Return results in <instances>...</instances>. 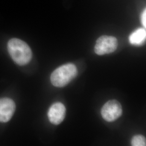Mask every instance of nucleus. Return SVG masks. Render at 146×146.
Returning <instances> with one entry per match:
<instances>
[{
  "instance_id": "obj_1",
  "label": "nucleus",
  "mask_w": 146,
  "mask_h": 146,
  "mask_svg": "<svg viewBox=\"0 0 146 146\" xmlns=\"http://www.w3.org/2000/svg\"><path fill=\"white\" fill-rule=\"evenodd\" d=\"M8 50L11 58L20 66L26 65L31 60V48L26 42L19 38H11L9 41Z\"/></svg>"
},
{
  "instance_id": "obj_2",
  "label": "nucleus",
  "mask_w": 146,
  "mask_h": 146,
  "mask_svg": "<svg viewBox=\"0 0 146 146\" xmlns=\"http://www.w3.org/2000/svg\"><path fill=\"white\" fill-rule=\"evenodd\" d=\"M77 74L76 66L72 63H68L55 69L50 76V81L55 87H63L72 81Z\"/></svg>"
},
{
  "instance_id": "obj_3",
  "label": "nucleus",
  "mask_w": 146,
  "mask_h": 146,
  "mask_svg": "<svg viewBox=\"0 0 146 146\" xmlns=\"http://www.w3.org/2000/svg\"><path fill=\"white\" fill-rule=\"evenodd\" d=\"M118 46L117 38L114 36L104 35L96 41L94 48L95 52L99 55H103L115 52Z\"/></svg>"
},
{
  "instance_id": "obj_4",
  "label": "nucleus",
  "mask_w": 146,
  "mask_h": 146,
  "mask_svg": "<svg viewBox=\"0 0 146 146\" xmlns=\"http://www.w3.org/2000/svg\"><path fill=\"white\" fill-rule=\"evenodd\" d=\"M101 113L104 120L111 122L117 120L122 115V108L117 101L110 100L104 104Z\"/></svg>"
},
{
  "instance_id": "obj_5",
  "label": "nucleus",
  "mask_w": 146,
  "mask_h": 146,
  "mask_svg": "<svg viewBox=\"0 0 146 146\" xmlns=\"http://www.w3.org/2000/svg\"><path fill=\"white\" fill-rule=\"evenodd\" d=\"M16 106L9 98L0 99V122H7L11 120L15 110Z\"/></svg>"
},
{
  "instance_id": "obj_6",
  "label": "nucleus",
  "mask_w": 146,
  "mask_h": 146,
  "mask_svg": "<svg viewBox=\"0 0 146 146\" xmlns=\"http://www.w3.org/2000/svg\"><path fill=\"white\" fill-rule=\"evenodd\" d=\"M65 106L61 102H56L51 106L48 112V116L50 122L58 125L62 122L66 116Z\"/></svg>"
},
{
  "instance_id": "obj_7",
  "label": "nucleus",
  "mask_w": 146,
  "mask_h": 146,
  "mask_svg": "<svg viewBox=\"0 0 146 146\" xmlns=\"http://www.w3.org/2000/svg\"><path fill=\"white\" fill-rule=\"evenodd\" d=\"M146 38V29L140 28L131 34L129 37V41L132 45L140 46L145 43Z\"/></svg>"
},
{
  "instance_id": "obj_8",
  "label": "nucleus",
  "mask_w": 146,
  "mask_h": 146,
  "mask_svg": "<svg viewBox=\"0 0 146 146\" xmlns=\"http://www.w3.org/2000/svg\"><path fill=\"white\" fill-rule=\"evenodd\" d=\"M131 144L133 146H145L146 138L141 135L134 136L131 139Z\"/></svg>"
},
{
  "instance_id": "obj_9",
  "label": "nucleus",
  "mask_w": 146,
  "mask_h": 146,
  "mask_svg": "<svg viewBox=\"0 0 146 146\" xmlns=\"http://www.w3.org/2000/svg\"><path fill=\"white\" fill-rule=\"evenodd\" d=\"M141 22L143 26L146 28V9H145L141 15Z\"/></svg>"
}]
</instances>
